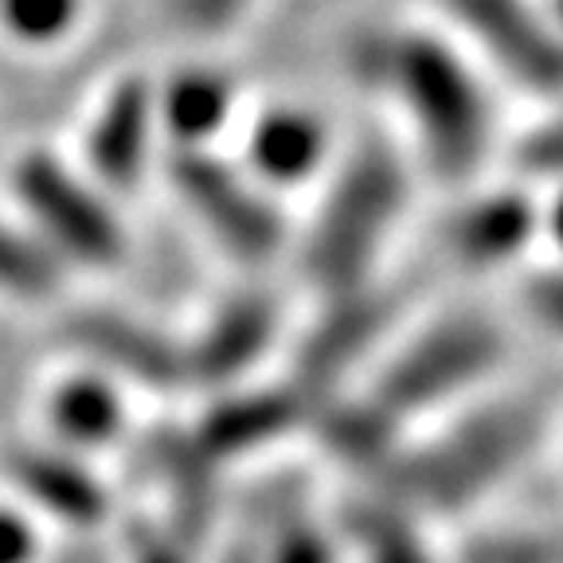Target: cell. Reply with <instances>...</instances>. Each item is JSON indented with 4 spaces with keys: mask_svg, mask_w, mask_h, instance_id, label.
I'll list each match as a JSON object with an SVG mask.
<instances>
[{
    "mask_svg": "<svg viewBox=\"0 0 563 563\" xmlns=\"http://www.w3.org/2000/svg\"><path fill=\"white\" fill-rule=\"evenodd\" d=\"M352 67L364 82L396 90L434 173L462 180L482 165L489 145V102L474 70L439 35H364L352 47Z\"/></svg>",
    "mask_w": 563,
    "mask_h": 563,
    "instance_id": "6da1fadb",
    "label": "cell"
},
{
    "mask_svg": "<svg viewBox=\"0 0 563 563\" xmlns=\"http://www.w3.org/2000/svg\"><path fill=\"white\" fill-rule=\"evenodd\" d=\"M540 439V415L525 404L485 407L454 422L442 439L404 450L376 477L379 497L404 512L454 517L482 501L528 457Z\"/></svg>",
    "mask_w": 563,
    "mask_h": 563,
    "instance_id": "7a4b0ae2",
    "label": "cell"
},
{
    "mask_svg": "<svg viewBox=\"0 0 563 563\" xmlns=\"http://www.w3.org/2000/svg\"><path fill=\"white\" fill-rule=\"evenodd\" d=\"M407 203V173L384 141H364L349 153L341 173L333 176L317 220L306 235L301 271L309 286L333 294L368 286V274L396 231L399 211Z\"/></svg>",
    "mask_w": 563,
    "mask_h": 563,
    "instance_id": "3957f363",
    "label": "cell"
},
{
    "mask_svg": "<svg viewBox=\"0 0 563 563\" xmlns=\"http://www.w3.org/2000/svg\"><path fill=\"white\" fill-rule=\"evenodd\" d=\"M505 356L497 325L485 317H446L427 333H419L396 361L379 372L368 399L396 422L419 419L466 387L482 384Z\"/></svg>",
    "mask_w": 563,
    "mask_h": 563,
    "instance_id": "277c9868",
    "label": "cell"
},
{
    "mask_svg": "<svg viewBox=\"0 0 563 563\" xmlns=\"http://www.w3.org/2000/svg\"><path fill=\"white\" fill-rule=\"evenodd\" d=\"M168 185L200 228L239 263H266L282 246V216L274 203L208 150H173Z\"/></svg>",
    "mask_w": 563,
    "mask_h": 563,
    "instance_id": "5b68a950",
    "label": "cell"
},
{
    "mask_svg": "<svg viewBox=\"0 0 563 563\" xmlns=\"http://www.w3.org/2000/svg\"><path fill=\"white\" fill-rule=\"evenodd\" d=\"M16 196L63 255L87 266H114L125 239L102 196L52 153H24L16 165Z\"/></svg>",
    "mask_w": 563,
    "mask_h": 563,
    "instance_id": "8992f818",
    "label": "cell"
},
{
    "mask_svg": "<svg viewBox=\"0 0 563 563\" xmlns=\"http://www.w3.org/2000/svg\"><path fill=\"white\" fill-rule=\"evenodd\" d=\"M439 4L512 82L544 95L563 90V35L528 0H439Z\"/></svg>",
    "mask_w": 563,
    "mask_h": 563,
    "instance_id": "52a82bcc",
    "label": "cell"
},
{
    "mask_svg": "<svg viewBox=\"0 0 563 563\" xmlns=\"http://www.w3.org/2000/svg\"><path fill=\"white\" fill-rule=\"evenodd\" d=\"M391 317H396V306L372 286L333 294L329 309L313 321L294 356V387L309 404L333 396L341 376L368 356V349L391 325Z\"/></svg>",
    "mask_w": 563,
    "mask_h": 563,
    "instance_id": "ba28073f",
    "label": "cell"
},
{
    "mask_svg": "<svg viewBox=\"0 0 563 563\" xmlns=\"http://www.w3.org/2000/svg\"><path fill=\"white\" fill-rule=\"evenodd\" d=\"M309 422V399L298 387H228L200 422L192 427V439L203 454L220 466L235 457L258 454L274 442L290 439Z\"/></svg>",
    "mask_w": 563,
    "mask_h": 563,
    "instance_id": "9c48e42d",
    "label": "cell"
},
{
    "mask_svg": "<svg viewBox=\"0 0 563 563\" xmlns=\"http://www.w3.org/2000/svg\"><path fill=\"white\" fill-rule=\"evenodd\" d=\"M278 329V309L266 294H235L185 344L188 384L228 391L266 356Z\"/></svg>",
    "mask_w": 563,
    "mask_h": 563,
    "instance_id": "30bf717a",
    "label": "cell"
},
{
    "mask_svg": "<svg viewBox=\"0 0 563 563\" xmlns=\"http://www.w3.org/2000/svg\"><path fill=\"white\" fill-rule=\"evenodd\" d=\"M67 333L102 368L150 387V391H173V387L188 384L185 344L168 341L145 321H133L114 309H82Z\"/></svg>",
    "mask_w": 563,
    "mask_h": 563,
    "instance_id": "8fae6325",
    "label": "cell"
},
{
    "mask_svg": "<svg viewBox=\"0 0 563 563\" xmlns=\"http://www.w3.org/2000/svg\"><path fill=\"white\" fill-rule=\"evenodd\" d=\"M153 122H157V90L141 75H125L98 106L95 122L82 141L87 165L98 185L130 192L150 165Z\"/></svg>",
    "mask_w": 563,
    "mask_h": 563,
    "instance_id": "7c38bea8",
    "label": "cell"
},
{
    "mask_svg": "<svg viewBox=\"0 0 563 563\" xmlns=\"http://www.w3.org/2000/svg\"><path fill=\"white\" fill-rule=\"evenodd\" d=\"M9 477L40 512L70 528H95L110 517V493L79 457L44 446L9 450Z\"/></svg>",
    "mask_w": 563,
    "mask_h": 563,
    "instance_id": "4fadbf2b",
    "label": "cell"
},
{
    "mask_svg": "<svg viewBox=\"0 0 563 563\" xmlns=\"http://www.w3.org/2000/svg\"><path fill=\"white\" fill-rule=\"evenodd\" d=\"M153 470L161 474L168 497V520L176 537L200 552L216 520V462L200 450L192 431H165L153 439Z\"/></svg>",
    "mask_w": 563,
    "mask_h": 563,
    "instance_id": "5bb4252c",
    "label": "cell"
},
{
    "mask_svg": "<svg viewBox=\"0 0 563 563\" xmlns=\"http://www.w3.org/2000/svg\"><path fill=\"white\" fill-rule=\"evenodd\" d=\"M309 431L317 442L349 470H361L376 482L387 470V462L399 454V422L384 415L368 396L364 399H341L321 396L309 404Z\"/></svg>",
    "mask_w": 563,
    "mask_h": 563,
    "instance_id": "9a60e30c",
    "label": "cell"
},
{
    "mask_svg": "<svg viewBox=\"0 0 563 563\" xmlns=\"http://www.w3.org/2000/svg\"><path fill=\"white\" fill-rule=\"evenodd\" d=\"M540 228L537 203L528 200L525 192H489L482 200L466 203L450 220V246L454 255L470 266H501L532 243Z\"/></svg>",
    "mask_w": 563,
    "mask_h": 563,
    "instance_id": "2e32d148",
    "label": "cell"
},
{
    "mask_svg": "<svg viewBox=\"0 0 563 563\" xmlns=\"http://www.w3.org/2000/svg\"><path fill=\"white\" fill-rule=\"evenodd\" d=\"M325 122L298 106H274L246 137V161L271 185H301L325 161Z\"/></svg>",
    "mask_w": 563,
    "mask_h": 563,
    "instance_id": "e0dca14e",
    "label": "cell"
},
{
    "mask_svg": "<svg viewBox=\"0 0 563 563\" xmlns=\"http://www.w3.org/2000/svg\"><path fill=\"white\" fill-rule=\"evenodd\" d=\"M235 110V82L220 67H185L157 90V118L176 150H203V141L228 125Z\"/></svg>",
    "mask_w": 563,
    "mask_h": 563,
    "instance_id": "ac0fdd59",
    "label": "cell"
},
{
    "mask_svg": "<svg viewBox=\"0 0 563 563\" xmlns=\"http://www.w3.org/2000/svg\"><path fill=\"white\" fill-rule=\"evenodd\" d=\"M122 399L114 384L95 372L67 376L52 387L47 396V422L59 434V442L70 446H106L122 431Z\"/></svg>",
    "mask_w": 563,
    "mask_h": 563,
    "instance_id": "d6986e66",
    "label": "cell"
},
{
    "mask_svg": "<svg viewBox=\"0 0 563 563\" xmlns=\"http://www.w3.org/2000/svg\"><path fill=\"white\" fill-rule=\"evenodd\" d=\"M344 537L361 548L364 563H431V552L415 532L411 512L391 505L387 497H368L344 509Z\"/></svg>",
    "mask_w": 563,
    "mask_h": 563,
    "instance_id": "ffe728a7",
    "label": "cell"
},
{
    "mask_svg": "<svg viewBox=\"0 0 563 563\" xmlns=\"http://www.w3.org/2000/svg\"><path fill=\"white\" fill-rule=\"evenodd\" d=\"M59 290V266L44 243L0 223V294L20 301H44Z\"/></svg>",
    "mask_w": 563,
    "mask_h": 563,
    "instance_id": "44dd1931",
    "label": "cell"
},
{
    "mask_svg": "<svg viewBox=\"0 0 563 563\" xmlns=\"http://www.w3.org/2000/svg\"><path fill=\"white\" fill-rule=\"evenodd\" d=\"M82 0H0V24L12 40L32 47L59 44L75 27Z\"/></svg>",
    "mask_w": 563,
    "mask_h": 563,
    "instance_id": "7402d4cb",
    "label": "cell"
},
{
    "mask_svg": "<svg viewBox=\"0 0 563 563\" xmlns=\"http://www.w3.org/2000/svg\"><path fill=\"white\" fill-rule=\"evenodd\" d=\"M258 544L263 563H341V540L301 512L274 520L271 537Z\"/></svg>",
    "mask_w": 563,
    "mask_h": 563,
    "instance_id": "603a6c76",
    "label": "cell"
},
{
    "mask_svg": "<svg viewBox=\"0 0 563 563\" xmlns=\"http://www.w3.org/2000/svg\"><path fill=\"white\" fill-rule=\"evenodd\" d=\"M125 555H130V563H196L192 548L168 525H157V520H130Z\"/></svg>",
    "mask_w": 563,
    "mask_h": 563,
    "instance_id": "cb8c5ba5",
    "label": "cell"
},
{
    "mask_svg": "<svg viewBox=\"0 0 563 563\" xmlns=\"http://www.w3.org/2000/svg\"><path fill=\"white\" fill-rule=\"evenodd\" d=\"M462 563H560V552L540 537H489L466 548Z\"/></svg>",
    "mask_w": 563,
    "mask_h": 563,
    "instance_id": "d4e9b609",
    "label": "cell"
},
{
    "mask_svg": "<svg viewBox=\"0 0 563 563\" xmlns=\"http://www.w3.org/2000/svg\"><path fill=\"white\" fill-rule=\"evenodd\" d=\"M517 161L525 173L544 176V180H563V114L528 133L520 141Z\"/></svg>",
    "mask_w": 563,
    "mask_h": 563,
    "instance_id": "484cf974",
    "label": "cell"
},
{
    "mask_svg": "<svg viewBox=\"0 0 563 563\" xmlns=\"http://www.w3.org/2000/svg\"><path fill=\"white\" fill-rule=\"evenodd\" d=\"M255 0H173V16L192 32H223L246 16Z\"/></svg>",
    "mask_w": 563,
    "mask_h": 563,
    "instance_id": "4316f807",
    "label": "cell"
},
{
    "mask_svg": "<svg viewBox=\"0 0 563 563\" xmlns=\"http://www.w3.org/2000/svg\"><path fill=\"white\" fill-rule=\"evenodd\" d=\"M525 306L540 325L552 329L555 336H563V266L560 271H540L528 278Z\"/></svg>",
    "mask_w": 563,
    "mask_h": 563,
    "instance_id": "83f0119b",
    "label": "cell"
},
{
    "mask_svg": "<svg viewBox=\"0 0 563 563\" xmlns=\"http://www.w3.org/2000/svg\"><path fill=\"white\" fill-rule=\"evenodd\" d=\"M40 537L24 512L0 505V563H35Z\"/></svg>",
    "mask_w": 563,
    "mask_h": 563,
    "instance_id": "f1b7e54d",
    "label": "cell"
},
{
    "mask_svg": "<svg viewBox=\"0 0 563 563\" xmlns=\"http://www.w3.org/2000/svg\"><path fill=\"white\" fill-rule=\"evenodd\" d=\"M540 223H544L548 235L555 239V246H563V188L555 192V200L548 203V211L540 216Z\"/></svg>",
    "mask_w": 563,
    "mask_h": 563,
    "instance_id": "f546056e",
    "label": "cell"
},
{
    "mask_svg": "<svg viewBox=\"0 0 563 563\" xmlns=\"http://www.w3.org/2000/svg\"><path fill=\"white\" fill-rule=\"evenodd\" d=\"M552 20L563 27V0H552Z\"/></svg>",
    "mask_w": 563,
    "mask_h": 563,
    "instance_id": "4dcf8cb0",
    "label": "cell"
}]
</instances>
